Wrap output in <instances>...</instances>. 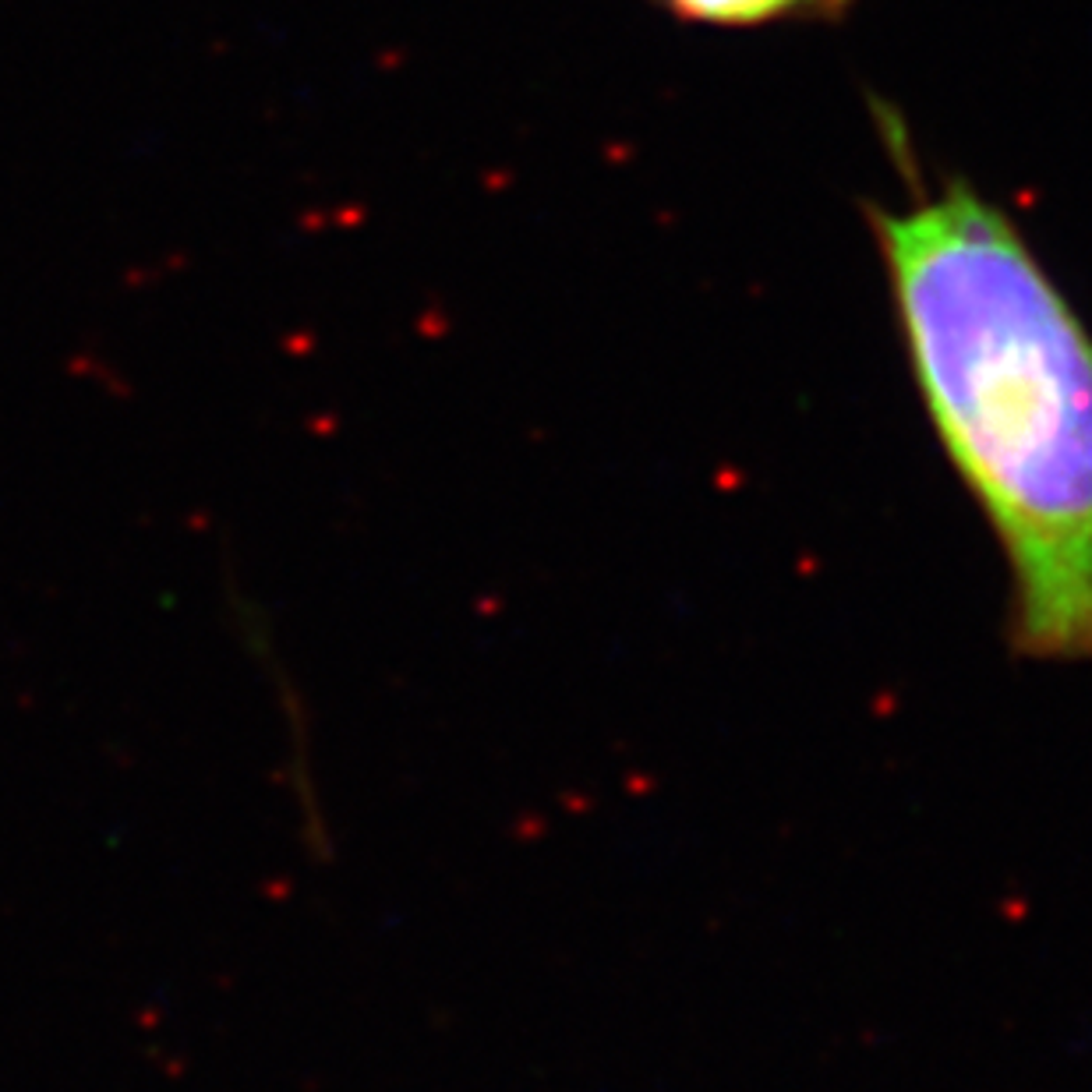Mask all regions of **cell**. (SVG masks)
Instances as JSON below:
<instances>
[{"instance_id":"1","label":"cell","mask_w":1092,"mask_h":1092,"mask_svg":"<svg viewBox=\"0 0 1092 1092\" xmlns=\"http://www.w3.org/2000/svg\"><path fill=\"white\" fill-rule=\"evenodd\" d=\"M930 429L1008 570L1011 644L1092 662V333L962 177L866 209Z\"/></svg>"},{"instance_id":"2","label":"cell","mask_w":1092,"mask_h":1092,"mask_svg":"<svg viewBox=\"0 0 1092 1092\" xmlns=\"http://www.w3.org/2000/svg\"><path fill=\"white\" fill-rule=\"evenodd\" d=\"M675 22L707 29L834 26L859 0H651Z\"/></svg>"}]
</instances>
